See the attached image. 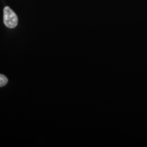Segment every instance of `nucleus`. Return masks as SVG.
Returning a JSON list of instances; mask_svg holds the SVG:
<instances>
[{"instance_id":"f257e3e1","label":"nucleus","mask_w":147,"mask_h":147,"mask_svg":"<svg viewBox=\"0 0 147 147\" xmlns=\"http://www.w3.org/2000/svg\"><path fill=\"white\" fill-rule=\"evenodd\" d=\"M3 22L6 26L10 28L16 27L18 25V19L15 12L7 6L3 9Z\"/></svg>"},{"instance_id":"f03ea898","label":"nucleus","mask_w":147,"mask_h":147,"mask_svg":"<svg viewBox=\"0 0 147 147\" xmlns=\"http://www.w3.org/2000/svg\"><path fill=\"white\" fill-rule=\"evenodd\" d=\"M8 81V79L5 76L2 74H0V87L5 86L7 84Z\"/></svg>"}]
</instances>
